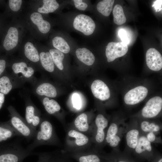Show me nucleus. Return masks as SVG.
I'll list each match as a JSON object with an SVG mask.
<instances>
[{
	"label": "nucleus",
	"instance_id": "nucleus-14",
	"mask_svg": "<svg viewBox=\"0 0 162 162\" xmlns=\"http://www.w3.org/2000/svg\"><path fill=\"white\" fill-rule=\"evenodd\" d=\"M14 73L16 75H21L23 78L28 79L32 77L34 70L30 66H28L26 63L21 62L14 63L12 66Z\"/></svg>",
	"mask_w": 162,
	"mask_h": 162
},
{
	"label": "nucleus",
	"instance_id": "nucleus-21",
	"mask_svg": "<svg viewBox=\"0 0 162 162\" xmlns=\"http://www.w3.org/2000/svg\"><path fill=\"white\" fill-rule=\"evenodd\" d=\"M24 53L26 57L34 62H38L40 60L38 52L33 44L30 42H27L24 46Z\"/></svg>",
	"mask_w": 162,
	"mask_h": 162
},
{
	"label": "nucleus",
	"instance_id": "nucleus-33",
	"mask_svg": "<svg viewBox=\"0 0 162 162\" xmlns=\"http://www.w3.org/2000/svg\"><path fill=\"white\" fill-rule=\"evenodd\" d=\"M118 131L117 125L115 123H112L108 128L105 138L106 141L109 144L111 138L116 135Z\"/></svg>",
	"mask_w": 162,
	"mask_h": 162
},
{
	"label": "nucleus",
	"instance_id": "nucleus-26",
	"mask_svg": "<svg viewBox=\"0 0 162 162\" xmlns=\"http://www.w3.org/2000/svg\"><path fill=\"white\" fill-rule=\"evenodd\" d=\"M43 2V6L38 9L39 13H52L56 10L59 6V4L55 0H44Z\"/></svg>",
	"mask_w": 162,
	"mask_h": 162
},
{
	"label": "nucleus",
	"instance_id": "nucleus-31",
	"mask_svg": "<svg viewBox=\"0 0 162 162\" xmlns=\"http://www.w3.org/2000/svg\"><path fill=\"white\" fill-rule=\"evenodd\" d=\"M139 134V131L136 129H132L129 131L126 135V140L128 146L130 148L135 149L137 143Z\"/></svg>",
	"mask_w": 162,
	"mask_h": 162
},
{
	"label": "nucleus",
	"instance_id": "nucleus-18",
	"mask_svg": "<svg viewBox=\"0 0 162 162\" xmlns=\"http://www.w3.org/2000/svg\"><path fill=\"white\" fill-rule=\"evenodd\" d=\"M78 58L85 64L90 66L93 64L95 57L92 53L85 48L77 49L76 52Z\"/></svg>",
	"mask_w": 162,
	"mask_h": 162
},
{
	"label": "nucleus",
	"instance_id": "nucleus-35",
	"mask_svg": "<svg viewBox=\"0 0 162 162\" xmlns=\"http://www.w3.org/2000/svg\"><path fill=\"white\" fill-rule=\"evenodd\" d=\"M72 100L73 106L77 110L80 109L82 106L81 99L78 94L75 93L72 96Z\"/></svg>",
	"mask_w": 162,
	"mask_h": 162
},
{
	"label": "nucleus",
	"instance_id": "nucleus-45",
	"mask_svg": "<svg viewBox=\"0 0 162 162\" xmlns=\"http://www.w3.org/2000/svg\"><path fill=\"white\" fill-rule=\"evenodd\" d=\"M162 1H156L155 2V3L154 5V7L155 9L156 10H158L160 8H161V2Z\"/></svg>",
	"mask_w": 162,
	"mask_h": 162
},
{
	"label": "nucleus",
	"instance_id": "nucleus-7",
	"mask_svg": "<svg viewBox=\"0 0 162 162\" xmlns=\"http://www.w3.org/2000/svg\"><path fill=\"white\" fill-rule=\"evenodd\" d=\"M73 24L75 29L86 35L92 34L95 28V24L93 20L89 16L83 14L77 16Z\"/></svg>",
	"mask_w": 162,
	"mask_h": 162
},
{
	"label": "nucleus",
	"instance_id": "nucleus-34",
	"mask_svg": "<svg viewBox=\"0 0 162 162\" xmlns=\"http://www.w3.org/2000/svg\"><path fill=\"white\" fill-rule=\"evenodd\" d=\"M22 3V0H9V5L10 8L15 12L17 11L20 9Z\"/></svg>",
	"mask_w": 162,
	"mask_h": 162
},
{
	"label": "nucleus",
	"instance_id": "nucleus-40",
	"mask_svg": "<svg viewBox=\"0 0 162 162\" xmlns=\"http://www.w3.org/2000/svg\"><path fill=\"white\" fill-rule=\"evenodd\" d=\"M120 140V137L116 135L111 138L109 144L111 147H115L118 145Z\"/></svg>",
	"mask_w": 162,
	"mask_h": 162
},
{
	"label": "nucleus",
	"instance_id": "nucleus-10",
	"mask_svg": "<svg viewBox=\"0 0 162 162\" xmlns=\"http://www.w3.org/2000/svg\"><path fill=\"white\" fill-rule=\"evenodd\" d=\"M25 118V121L29 125L36 131L42 119L39 110L32 104L27 103L26 105Z\"/></svg>",
	"mask_w": 162,
	"mask_h": 162
},
{
	"label": "nucleus",
	"instance_id": "nucleus-1",
	"mask_svg": "<svg viewBox=\"0 0 162 162\" xmlns=\"http://www.w3.org/2000/svg\"><path fill=\"white\" fill-rule=\"evenodd\" d=\"M58 140L52 124L48 120L42 119L37 130L33 141L26 150L31 152L36 147L43 145H56Z\"/></svg>",
	"mask_w": 162,
	"mask_h": 162
},
{
	"label": "nucleus",
	"instance_id": "nucleus-41",
	"mask_svg": "<svg viewBox=\"0 0 162 162\" xmlns=\"http://www.w3.org/2000/svg\"><path fill=\"white\" fill-rule=\"evenodd\" d=\"M6 66V61L4 59H0V77L4 74Z\"/></svg>",
	"mask_w": 162,
	"mask_h": 162
},
{
	"label": "nucleus",
	"instance_id": "nucleus-3",
	"mask_svg": "<svg viewBox=\"0 0 162 162\" xmlns=\"http://www.w3.org/2000/svg\"><path fill=\"white\" fill-rule=\"evenodd\" d=\"M4 151L0 152V162H22L31 153L20 145L13 142Z\"/></svg>",
	"mask_w": 162,
	"mask_h": 162
},
{
	"label": "nucleus",
	"instance_id": "nucleus-16",
	"mask_svg": "<svg viewBox=\"0 0 162 162\" xmlns=\"http://www.w3.org/2000/svg\"><path fill=\"white\" fill-rule=\"evenodd\" d=\"M30 19L33 23L37 26L41 32L45 34L50 31L51 27L50 23L44 20L40 13H32L31 15Z\"/></svg>",
	"mask_w": 162,
	"mask_h": 162
},
{
	"label": "nucleus",
	"instance_id": "nucleus-39",
	"mask_svg": "<svg viewBox=\"0 0 162 162\" xmlns=\"http://www.w3.org/2000/svg\"><path fill=\"white\" fill-rule=\"evenodd\" d=\"M118 34L122 42L128 45L129 43V40L128 38L126 32L124 30L121 29L119 31Z\"/></svg>",
	"mask_w": 162,
	"mask_h": 162
},
{
	"label": "nucleus",
	"instance_id": "nucleus-4",
	"mask_svg": "<svg viewBox=\"0 0 162 162\" xmlns=\"http://www.w3.org/2000/svg\"><path fill=\"white\" fill-rule=\"evenodd\" d=\"M66 144L70 148L69 152H82V149L88 145L89 137L84 133L75 129H71L68 131L67 135Z\"/></svg>",
	"mask_w": 162,
	"mask_h": 162
},
{
	"label": "nucleus",
	"instance_id": "nucleus-9",
	"mask_svg": "<svg viewBox=\"0 0 162 162\" xmlns=\"http://www.w3.org/2000/svg\"><path fill=\"white\" fill-rule=\"evenodd\" d=\"M146 65L152 71L158 72L162 68V56L156 49L151 48L147 50L146 53Z\"/></svg>",
	"mask_w": 162,
	"mask_h": 162
},
{
	"label": "nucleus",
	"instance_id": "nucleus-46",
	"mask_svg": "<svg viewBox=\"0 0 162 162\" xmlns=\"http://www.w3.org/2000/svg\"><path fill=\"white\" fill-rule=\"evenodd\" d=\"M155 162H162V158H161L158 159Z\"/></svg>",
	"mask_w": 162,
	"mask_h": 162
},
{
	"label": "nucleus",
	"instance_id": "nucleus-11",
	"mask_svg": "<svg viewBox=\"0 0 162 162\" xmlns=\"http://www.w3.org/2000/svg\"><path fill=\"white\" fill-rule=\"evenodd\" d=\"M91 89L94 96L101 100L105 101L110 98L111 93L110 88L101 80H94L91 85Z\"/></svg>",
	"mask_w": 162,
	"mask_h": 162
},
{
	"label": "nucleus",
	"instance_id": "nucleus-17",
	"mask_svg": "<svg viewBox=\"0 0 162 162\" xmlns=\"http://www.w3.org/2000/svg\"><path fill=\"white\" fill-rule=\"evenodd\" d=\"M36 92L40 96L53 98L56 97L57 94L55 87L48 83H44L39 85L36 88Z\"/></svg>",
	"mask_w": 162,
	"mask_h": 162
},
{
	"label": "nucleus",
	"instance_id": "nucleus-32",
	"mask_svg": "<svg viewBox=\"0 0 162 162\" xmlns=\"http://www.w3.org/2000/svg\"><path fill=\"white\" fill-rule=\"evenodd\" d=\"M69 157L62 153H51L46 162H71Z\"/></svg>",
	"mask_w": 162,
	"mask_h": 162
},
{
	"label": "nucleus",
	"instance_id": "nucleus-38",
	"mask_svg": "<svg viewBox=\"0 0 162 162\" xmlns=\"http://www.w3.org/2000/svg\"><path fill=\"white\" fill-rule=\"evenodd\" d=\"M141 128L142 130L144 132H152L151 124L147 121H143L141 123Z\"/></svg>",
	"mask_w": 162,
	"mask_h": 162
},
{
	"label": "nucleus",
	"instance_id": "nucleus-22",
	"mask_svg": "<svg viewBox=\"0 0 162 162\" xmlns=\"http://www.w3.org/2000/svg\"><path fill=\"white\" fill-rule=\"evenodd\" d=\"M39 57L42 66L46 70L50 72L54 71V64L49 52H40Z\"/></svg>",
	"mask_w": 162,
	"mask_h": 162
},
{
	"label": "nucleus",
	"instance_id": "nucleus-23",
	"mask_svg": "<svg viewBox=\"0 0 162 162\" xmlns=\"http://www.w3.org/2000/svg\"><path fill=\"white\" fill-rule=\"evenodd\" d=\"M42 104L46 111L50 114H55L61 109L60 106L56 101L53 99H50L47 97L43 99Z\"/></svg>",
	"mask_w": 162,
	"mask_h": 162
},
{
	"label": "nucleus",
	"instance_id": "nucleus-24",
	"mask_svg": "<svg viewBox=\"0 0 162 162\" xmlns=\"http://www.w3.org/2000/svg\"><path fill=\"white\" fill-rule=\"evenodd\" d=\"M13 88V83L10 77L4 73L0 77V92L8 94Z\"/></svg>",
	"mask_w": 162,
	"mask_h": 162
},
{
	"label": "nucleus",
	"instance_id": "nucleus-29",
	"mask_svg": "<svg viewBox=\"0 0 162 162\" xmlns=\"http://www.w3.org/2000/svg\"><path fill=\"white\" fill-rule=\"evenodd\" d=\"M53 46L58 50L62 52L67 53L70 50V47L67 42L62 38L57 36L52 40Z\"/></svg>",
	"mask_w": 162,
	"mask_h": 162
},
{
	"label": "nucleus",
	"instance_id": "nucleus-5",
	"mask_svg": "<svg viewBox=\"0 0 162 162\" xmlns=\"http://www.w3.org/2000/svg\"><path fill=\"white\" fill-rule=\"evenodd\" d=\"M149 89L146 86H136L128 89L124 94L123 100L125 104L133 105L137 104L144 100L149 93Z\"/></svg>",
	"mask_w": 162,
	"mask_h": 162
},
{
	"label": "nucleus",
	"instance_id": "nucleus-8",
	"mask_svg": "<svg viewBox=\"0 0 162 162\" xmlns=\"http://www.w3.org/2000/svg\"><path fill=\"white\" fill-rule=\"evenodd\" d=\"M128 50V45L123 42L109 43L105 51L107 62H113L116 58L124 56Z\"/></svg>",
	"mask_w": 162,
	"mask_h": 162
},
{
	"label": "nucleus",
	"instance_id": "nucleus-27",
	"mask_svg": "<svg viewBox=\"0 0 162 162\" xmlns=\"http://www.w3.org/2000/svg\"><path fill=\"white\" fill-rule=\"evenodd\" d=\"M113 21L114 23L118 25L125 23L126 19L122 7L119 4H116L113 10Z\"/></svg>",
	"mask_w": 162,
	"mask_h": 162
},
{
	"label": "nucleus",
	"instance_id": "nucleus-30",
	"mask_svg": "<svg viewBox=\"0 0 162 162\" xmlns=\"http://www.w3.org/2000/svg\"><path fill=\"white\" fill-rule=\"evenodd\" d=\"M49 52L52 57L54 64L60 70H62L64 68L62 62L64 58L63 53L56 49H51Z\"/></svg>",
	"mask_w": 162,
	"mask_h": 162
},
{
	"label": "nucleus",
	"instance_id": "nucleus-6",
	"mask_svg": "<svg viewBox=\"0 0 162 162\" xmlns=\"http://www.w3.org/2000/svg\"><path fill=\"white\" fill-rule=\"evenodd\" d=\"M162 109V98L155 95L150 98L142 108L141 114L145 118L156 117L161 112Z\"/></svg>",
	"mask_w": 162,
	"mask_h": 162
},
{
	"label": "nucleus",
	"instance_id": "nucleus-36",
	"mask_svg": "<svg viewBox=\"0 0 162 162\" xmlns=\"http://www.w3.org/2000/svg\"><path fill=\"white\" fill-rule=\"evenodd\" d=\"M73 1L75 7L79 10H85L88 7V4L82 0H74Z\"/></svg>",
	"mask_w": 162,
	"mask_h": 162
},
{
	"label": "nucleus",
	"instance_id": "nucleus-12",
	"mask_svg": "<svg viewBox=\"0 0 162 162\" xmlns=\"http://www.w3.org/2000/svg\"><path fill=\"white\" fill-rule=\"evenodd\" d=\"M66 154L69 157L75 159L78 162H102V157L96 153L89 151L69 152Z\"/></svg>",
	"mask_w": 162,
	"mask_h": 162
},
{
	"label": "nucleus",
	"instance_id": "nucleus-15",
	"mask_svg": "<svg viewBox=\"0 0 162 162\" xmlns=\"http://www.w3.org/2000/svg\"><path fill=\"white\" fill-rule=\"evenodd\" d=\"M18 41V32L14 27H10L8 29L7 34L3 42V46L7 51H9L15 47Z\"/></svg>",
	"mask_w": 162,
	"mask_h": 162
},
{
	"label": "nucleus",
	"instance_id": "nucleus-28",
	"mask_svg": "<svg viewBox=\"0 0 162 162\" xmlns=\"http://www.w3.org/2000/svg\"><path fill=\"white\" fill-rule=\"evenodd\" d=\"M152 148L151 142L146 137L142 136L138 139L136 146L135 148V152L138 154H141L146 150L150 152Z\"/></svg>",
	"mask_w": 162,
	"mask_h": 162
},
{
	"label": "nucleus",
	"instance_id": "nucleus-42",
	"mask_svg": "<svg viewBox=\"0 0 162 162\" xmlns=\"http://www.w3.org/2000/svg\"><path fill=\"white\" fill-rule=\"evenodd\" d=\"M112 158L108 160L110 162H134L130 160L122 157L116 158V159L112 158Z\"/></svg>",
	"mask_w": 162,
	"mask_h": 162
},
{
	"label": "nucleus",
	"instance_id": "nucleus-13",
	"mask_svg": "<svg viewBox=\"0 0 162 162\" xmlns=\"http://www.w3.org/2000/svg\"><path fill=\"white\" fill-rule=\"evenodd\" d=\"M95 123L97 128L95 140L97 142L100 143L105 138L104 130L108 126V121L103 115L100 114L96 117Z\"/></svg>",
	"mask_w": 162,
	"mask_h": 162
},
{
	"label": "nucleus",
	"instance_id": "nucleus-25",
	"mask_svg": "<svg viewBox=\"0 0 162 162\" xmlns=\"http://www.w3.org/2000/svg\"><path fill=\"white\" fill-rule=\"evenodd\" d=\"M114 0H104L99 2L97 6L98 11L103 15L109 16L112 10Z\"/></svg>",
	"mask_w": 162,
	"mask_h": 162
},
{
	"label": "nucleus",
	"instance_id": "nucleus-20",
	"mask_svg": "<svg viewBox=\"0 0 162 162\" xmlns=\"http://www.w3.org/2000/svg\"><path fill=\"white\" fill-rule=\"evenodd\" d=\"M16 136H20L9 122L4 126H0V142L5 141Z\"/></svg>",
	"mask_w": 162,
	"mask_h": 162
},
{
	"label": "nucleus",
	"instance_id": "nucleus-2",
	"mask_svg": "<svg viewBox=\"0 0 162 162\" xmlns=\"http://www.w3.org/2000/svg\"><path fill=\"white\" fill-rule=\"evenodd\" d=\"M10 116L9 123L13 128L22 136L28 140L33 139L36 131L31 128L17 112L13 107L8 108Z\"/></svg>",
	"mask_w": 162,
	"mask_h": 162
},
{
	"label": "nucleus",
	"instance_id": "nucleus-44",
	"mask_svg": "<svg viewBox=\"0 0 162 162\" xmlns=\"http://www.w3.org/2000/svg\"><path fill=\"white\" fill-rule=\"evenodd\" d=\"M5 95L4 94L0 92V110L4 103Z\"/></svg>",
	"mask_w": 162,
	"mask_h": 162
},
{
	"label": "nucleus",
	"instance_id": "nucleus-19",
	"mask_svg": "<svg viewBox=\"0 0 162 162\" xmlns=\"http://www.w3.org/2000/svg\"><path fill=\"white\" fill-rule=\"evenodd\" d=\"M89 124L88 116L85 113H82L79 115L74 122L75 129L83 133L88 131Z\"/></svg>",
	"mask_w": 162,
	"mask_h": 162
},
{
	"label": "nucleus",
	"instance_id": "nucleus-37",
	"mask_svg": "<svg viewBox=\"0 0 162 162\" xmlns=\"http://www.w3.org/2000/svg\"><path fill=\"white\" fill-rule=\"evenodd\" d=\"M51 154V153L44 152L40 153L38 155V159L37 162H46Z\"/></svg>",
	"mask_w": 162,
	"mask_h": 162
},
{
	"label": "nucleus",
	"instance_id": "nucleus-43",
	"mask_svg": "<svg viewBox=\"0 0 162 162\" xmlns=\"http://www.w3.org/2000/svg\"><path fill=\"white\" fill-rule=\"evenodd\" d=\"M147 138L151 142H154L155 139V136L153 132H149L147 136Z\"/></svg>",
	"mask_w": 162,
	"mask_h": 162
}]
</instances>
